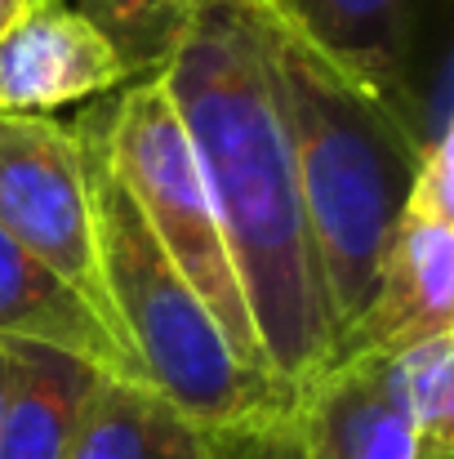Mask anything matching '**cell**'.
<instances>
[{"label": "cell", "instance_id": "cell-1", "mask_svg": "<svg viewBox=\"0 0 454 459\" xmlns=\"http://www.w3.org/2000/svg\"><path fill=\"white\" fill-rule=\"evenodd\" d=\"M156 76L218 210L268 370L299 402L334 366V330L259 0H192L160 40Z\"/></svg>", "mask_w": 454, "mask_h": 459}, {"label": "cell", "instance_id": "cell-2", "mask_svg": "<svg viewBox=\"0 0 454 459\" xmlns=\"http://www.w3.org/2000/svg\"><path fill=\"white\" fill-rule=\"evenodd\" d=\"M268 54L290 134L307 232L316 246L321 290L334 343L365 307L388 246L410 205L424 121L383 103L263 0Z\"/></svg>", "mask_w": 454, "mask_h": 459}, {"label": "cell", "instance_id": "cell-3", "mask_svg": "<svg viewBox=\"0 0 454 459\" xmlns=\"http://www.w3.org/2000/svg\"><path fill=\"white\" fill-rule=\"evenodd\" d=\"M76 134L107 304L139 361L143 388L160 393L174 411L214 437H259L290 424L295 397L232 348L214 312L196 299L187 277L160 250L134 196L121 187L103 156L94 112L76 126Z\"/></svg>", "mask_w": 454, "mask_h": 459}, {"label": "cell", "instance_id": "cell-4", "mask_svg": "<svg viewBox=\"0 0 454 459\" xmlns=\"http://www.w3.org/2000/svg\"><path fill=\"white\" fill-rule=\"evenodd\" d=\"M94 126H99V143H103L112 174L134 196L160 250L187 277L196 299L214 312L232 348L254 370L272 375L259 348L250 307H245V290H241L218 210L210 201V187L201 178V165L192 156L187 130L178 121V108L165 81L156 72L148 81H134L112 112H94Z\"/></svg>", "mask_w": 454, "mask_h": 459}, {"label": "cell", "instance_id": "cell-5", "mask_svg": "<svg viewBox=\"0 0 454 459\" xmlns=\"http://www.w3.org/2000/svg\"><path fill=\"white\" fill-rule=\"evenodd\" d=\"M441 330H454V126L424 139L401 228L365 307L338 334L334 361L383 357Z\"/></svg>", "mask_w": 454, "mask_h": 459}, {"label": "cell", "instance_id": "cell-6", "mask_svg": "<svg viewBox=\"0 0 454 459\" xmlns=\"http://www.w3.org/2000/svg\"><path fill=\"white\" fill-rule=\"evenodd\" d=\"M0 232L49 264L99 316L116 325L99 268L94 205L76 126L54 117H0Z\"/></svg>", "mask_w": 454, "mask_h": 459}, {"label": "cell", "instance_id": "cell-7", "mask_svg": "<svg viewBox=\"0 0 454 459\" xmlns=\"http://www.w3.org/2000/svg\"><path fill=\"white\" fill-rule=\"evenodd\" d=\"M130 76L121 45L63 0L27 4L0 27V117H45L107 94Z\"/></svg>", "mask_w": 454, "mask_h": 459}, {"label": "cell", "instance_id": "cell-8", "mask_svg": "<svg viewBox=\"0 0 454 459\" xmlns=\"http://www.w3.org/2000/svg\"><path fill=\"white\" fill-rule=\"evenodd\" d=\"M45 343L99 366L112 379H139V361L125 334L99 316L81 290H72L49 264L27 255L0 232V343Z\"/></svg>", "mask_w": 454, "mask_h": 459}, {"label": "cell", "instance_id": "cell-9", "mask_svg": "<svg viewBox=\"0 0 454 459\" xmlns=\"http://www.w3.org/2000/svg\"><path fill=\"white\" fill-rule=\"evenodd\" d=\"M303 459H428L392 406L383 357H347L321 370L295 402Z\"/></svg>", "mask_w": 454, "mask_h": 459}, {"label": "cell", "instance_id": "cell-10", "mask_svg": "<svg viewBox=\"0 0 454 459\" xmlns=\"http://www.w3.org/2000/svg\"><path fill=\"white\" fill-rule=\"evenodd\" d=\"M259 437H214L160 393L103 375L67 459H250Z\"/></svg>", "mask_w": 454, "mask_h": 459}, {"label": "cell", "instance_id": "cell-11", "mask_svg": "<svg viewBox=\"0 0 454 459\" xmlns=\"http://www.w3.org/2000/svg\"><path fill=\"white\" fill-rule=\"evenodd\" d=\"M0 348L9 352L0 459H67L103 370L45 343L9 339Z\"/></svg>", "mask_w": 454, "mask_h": 459}, {"label": "cell", "instance_id": "cell-12", "mask_svg": "<svg viewBox=\"0 0 454 459\" xmlns=\"http://www.w3.org/2000/svg\"><path fill=\"white\" fill-rule=\"evenodd\" d=\"M307 36L330 63L374 90L383 103L415 112L406 85V0H263Z\"/></svg>", "mask_w": 454, "mask_h": 459}, {"label": "cell", "instance_id": "cell-13", "mask_svg": "<svg viewBox=\"0 0 454 459\" xmlns=\"http://www.w3.org/2000/svg\"><path fill=\"white\" fill-rule=\"evenodd\" d=\"M392 406L415 429L428 459L454 455V330L383 352Z\"/></svg>", "mask_w": 454, "mask_h": 459}, {"label": "cell", "instance_id": "cell-14", "mask_svg": "<svg viewBox=\"0 0 454 459\" xmlns=\"http://www.w3.org/2000/svg\"><path fill=\"white\" fill-rule=\"evenodd\" d=\"M85 4H90L85 13L112 40H121V36H160L165 40V31L192 0H85Z\"/></svg>", "mask_w": 454, "mask_h": 459}, {"label": "cell", "instance_id": "cell-15", "mask_svg": "<svg viewBox=\"0 0 454 459\" xmlns=\"http://www.w3.org/2000/svg\"><path fill=\"white\" fill-rule=\"evenodd\" d=\"M250 459H303L299 437H295V424H281V429L263 433V437L254 442Z\"/></svg>", "mask_w": 454, "mask_h": 459}, {"label": "cell", "instance_id": "cell-16", "mask_svg": "<svg viewBox=\"0 0 454 459\" xmlns=\"http://www.w3.org/2000/svg\"><path fill=\"white\" fill-rule=\"evenodd\" d=\"M4 397H9V352L0 348V415H4Z\"/></svg>", "mask_w": 454, "mask_h": 459}, {"label": "cell", "instance_id": "cell-17", "mask_svg": "<svg viewBox=\"0 0 454 459\" xmlns=\"http://www.w3.org/2000/svg\"><path fill=\"white\" fill-rule=\"evenodd\" d=\"M18 9H27V4L22 0H0V27H9L18 18Z\"/></svg>", "mask_w": 454, "mask_h": 459}, {"label": "cell", "instance_id": "cell-18", "mask_svg": "<svg viewBox=\"0 0 454 459\" xmlns=\"http://www.w3.org/2000/svg\"><path fill=\"white\" fill-rule=\"evenodd\" d=\"M22 4H45V0H22Z\"/></svg>", "mask_w": 454, "mask_h": 459}]
</instances>
